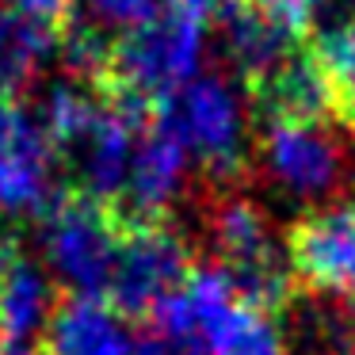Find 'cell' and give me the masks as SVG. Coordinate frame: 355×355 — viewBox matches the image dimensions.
<instances>
[{
  "mask_svg": "<svg viewBox=\"0 0 355 355\" xmlns=\"http://www.w3.org/2000/svg\"><path fill=\"white\" fill-rule=\"evenodd\" d=\"M309 50H313L317 65H321L324 80H329V88H332L336 115L344 119V123H352L355 119V19L321 31Z\"/></svg>",
  "mask_w": 355,
  "mask_h": 355,
  "instance_id": "cell-16",
  "label": "cell"
},
{
  "mask_svg": "<svg viewBox=\"0 0 355 355\" xmlns=\"http://www.w3.org/2000/svg\"><path fill=\"white\" fill-rule=\"evenodd\" d=\"M202 58V24L184 12H161L153 24L138 27L134 35L115 42L107 80L96 92L123 96L157 115L161 103H168L180 88L195 80Z\"/></svg>",
  "mask_w": 355,
  "mask_h": 355,
  "instance_id": "cell-4",
  "label": "cell"
},
{
  "mask_svg": "<svg viewBox=\"0 0 355 355\" xmlns=\"http://www.w3.org/2000/svg\"><path fill=\"white\" fill-rule=\"evenodd\" d=\"M256 161L294 202H324L347 184V146L329 123H263Z\"/></svg>",
  "mask_w": 355,
  "mask_h": 355,
  "instance_id": "cell-6",
  "label": "cell"
},
{
  "mask_svg": "<svg viewBox=\"0 0 355 355\" xmlns=\"http://www.w3.org/2000/svg\"><path fill=\"white\" fill-rule=\"evenodd\" d=\"M54 46L58 31L24 16L19 8H0V100H16L39 77Z\"/></svg>",
  "mask_w": 355,
  "mask_h": 355,
  "instance_id": "cell-14",
  "label": "cell"
},
{
  "mask_svg": "<svg viewBox=\"0 0 355 355\" xmlns=\"http://www.w3.org/2000/svg\"><path fill=\"white\" fill-rule=\"evenodd\" d=\"M0 355H39V352L27 344H8V347H0Z\"/></svg>",
  "mask_w": 355,
  "mask_h": 355,
  "instance_id": "cell-21",
  "label": "cell"
},
{
  "mask_svg": "<svg viewBox=\"0 0 355 355\" xmlns=\"http://www.w3.org/2000/svg\"><path fill=\"white\" fill-rule=\"evenodd\" d=\"M157 123L168 126L195 157L214 187H230L248 172V115L237 88L218 73L195 77L168 103L157 107Z\"/></svg>",
  "mask_w": 355,
  "mask_h": 355,
  "instance_id": "cell-3",
  "label": "cell"
},
{
  "mask_svg": "<svg viewBox=\"0 0 355 355\" xmlns=\"http://www.w3.org/2000/svg\"><path fill=\"white\" fill-rule=\"evenodd\" d=\"M202 355H286L283 344V329L275 324L271 313L233 302L225 309V317L207 332L199 347Z\"/></svg>",
  "mask_w": 355,
  "mask_h": 355,
  "instance_id": "cell-15",
  "label": "cell"
},
{
  "mask_svg": "<svg viewBox=\"0 0 355 355\" xmlns=\"http://www.w3.org/2000/svg\"><path fill=\"white\" fill-rule=\"evenodd\" d=\"M286 263L306 291L321 298H355V199L317 207L294 222Z\"/></svg>",
  "mask_w": 355,
  "mask_h": 355,
  "instance_id": "cell-7",
  "label": "cell"
},
{
  "mask_svg": "<svg viewBox=\"0 0 355 355\" xmlns=\"http://www.w3.org/2000/svg\"><path fill=\"white\" fill-rule=\"evenodd\" d=\"M54 306L58 302L46 271L27 256L19 237L0 233V340L27 344L46 329Z\"/></svg>",
  "mask_w": 355,
  "mask_h": 355,
  "instance_id": "cell-12",
  "label": "cell"
},
{
  "mask_svg": "<svg viewBox=\"0 0 355 355\" xmlns=\"http://www.w3.org/2000/svg\"><path fill=\"white\" fill-rule=\"evenodd\" d=\"M260 4H263V8H271L275 16H283V19H291V24L306 27V19L321 8L324 0H260Z\"/></svg>",
  "mask_w": 355,
  "mask_h": 355,
  "instance_id": "cell-20",
  "label": "cell"
},
{
  "mask_svg": "<svg viewBox=\"0 0 355 355\" xmlns=\"http://www.w3.org/2000/svg\"><path fill=\"white\" fill-rule=\"evenodd\" d=\"M233 4H237V0H168V8L172 12H184V16H191V19H222L225 12L233 8Z\"/></svg>",
  "mask_w": 355,
  "mask_h": 355,
  "instance_id": "cell-19",
  "label": "cell"
},
{
  "mask_svg": "<svg viewBox=\"0 0 355 355\" xmlns=\"http://www.w3.org/2000/svg\"><path fill=\"white\" fill-rule=\"evenodd\" d=\"M347 126H352V141H355V119H352V123H347Z\"/></svg>",
  "mask_w": 355,
  "mask_h": 355,
  "instance_id": "cell-23",
  "label": "cell"
},
{
  "mask_svg": "<svg viewBox=\"0 0 355 355\" xmlns=\"http://www.w3.org/2000/svg\"><path fill=\"white\" fill-rule=\"evenodd\" d=\"M324 355H355V344H352V340H347V344L332 347V352H324Z\"/></svg>",
  "mask_w": 355,
  "mask_h": 355,
  "instance_id": "cell-22",
  "label": "cell"
},
{
  "mask_svg": "<svg viewBox=\"0 0 355 355\" xmlns=\"http://www.w3.org/2000/svg\"><path fill=\"white\" fill-rule=\"evenodd\" d=\"M191 271V248L168 222H123L107 302L115 313L153 317Z\"/></svg>",
  "mask_w": 355,
  "mask_h": 355,
  "instance_id": "cell-5",
  "label": "cell"
},
{
  "mask_svg": "<svg viewBox=\"0 0 355 355\" xmlns=\"http://www.w3.org/2000/svg\"><path fill=\"white\" fill-rule=\"evenodd\" d=\"M69 16L119 42L126 35H134L138 27L153 24L161 16V8H157V0H77Z\"/></svg>",
  "mask_w": 355,
  "mask_h": 355,
  "instance_id": "cell-17",
  "label": "cell"
},
{
  "mask_svg": "<svg viewBox=\"0 0 355 355\" xmlns=\"http://www.w3.org/2000/svg\"><path fill=\"white\" fill-rule=\"evenodd\" d=\"M73 4H77V0H16V8L24 12V16L46 24L50 31H58V35H62L65 19H69Z\"/></svg>",
  "mask_w": 355,
  "mask_h": 355,
  "instance_id": "cell-18",
  "label": "cell"
},
{
  "mask_svg": "<svg viewBox=\"0 0 355 355\" xmlns=\"http://www.w3.org/2000/svg\"><path fill=\"white\" fill-rule=\"evenodd\" d=\"M54 146L19 100H0V214L42 210L54 195Z\"/></svg>",
  "mask_w": 355,
  "mask_h": 355,
  "instance_id": "cell-8",
  "label": "cell"
},
{
  "mask_svg": "<svg viewBox=\"0 0 355 355\" xmlns=\"http://www.w3.org/2000/svg\"><path fill=\"white\" fill-rule=\"evenodd\" d=\"M187 161L191 157H187L184 141L153 119L134 149L130 176H126V187L115 202L119 218L123 222H164L168 207L184 191Z\"/></svg>",
  "mask_w": 355,
  "mask_h": 355,
  "instance_id": "cell-9",
  "label": "cell"
},
{
  "mask_svg": "<svg viewBox=\"0 0 355 355\" xmlns=\"http://www.w3.org/2000/svg\"><path fill=\"white\" fill-rule=\"evenodd\" d=\"M42 340L46 355H130L134 347L111 302L85 294H69L58 302L42 329Z\"/></svg>",
  "mask_w": 355,
  "mask_h": 355,
  "instance_id": "cell-13",
  "label": "cell"
},
{
  "mask_svg": "<svg viewBox=\"0 0 355 355\" xmlns=\"http://www.w3.org/2000/svg\"><path fill=\"white\" fill-rule=\"evenodd\" d=\"M352 4H355V0H352Z\"/></svg>",
  "mask_w": 355,
  "mask_h": 355,
  "instance_id": "cell-24",
  "label": "cell"
},
{
  "mask_svg": "<svg viewBox=\"0 0 355 355\" xmlns=\"http://www.w3.org/2000/svg\"><path fill=\"white\" fill-rule=\"evenodd\" d=\"M42 214V256L54 279L69 286V294L107 298L111 271H115L123 218L111 202L80 191L58 187Z\"/></svg>",
  "mask_w": 355,
  "mask_h": 355,
  "instance_id": "cell-1",
  "label": "cell"
},
{
  "mask_svg": "<svg viewBox=\"0 0 355 355\" xmlns=\"http://www.w3.org/2000/svg\"><path fill=\"white\" fill-rule=\"evenodd\" d=\"M225 58L237 73L241 88H256L268 73H275L294 50L306 46V27L275 16L260 0H237L222 16Z\"/></svg>",
  "mask_w": 355,
  "mask_h": 355,
  "instance_id": "cell-10",
  "label": "cell"
},
{
  "mask_svg": "<svg viewBox=\"0 0 355 355\" xmlns=\"http://www.w3.org/2000/svg\"><path fill=\"white\" fill-rule=\"evenodd\" d=\"M207 233L218 268L230 275L237 298L275 317L294 294V275L271 237V222L260 202L237 191H222L207 210Z\"/></svg>",
  "mask_w": 355,
  "mask_h": 355,
  "instance_id": "cell-2",
  "label": "cell"
},
{
  "mask_svg": "<svg viewBox=\"0 0 355 355\" xmlns=\"http://www.w3.org/2000/svg\"><path fill=\"white\" fill-rule=\"evenodd\" d=\"M248 100L260 123H329L336 115L332 88L309 46L294 50L275 73L248 88Z\"/></svg>",
  "mask_w": 355,
  "mask_h": 355,
  "instance_id": "cell-11",
  "label": "cell"
}]
</instances>
